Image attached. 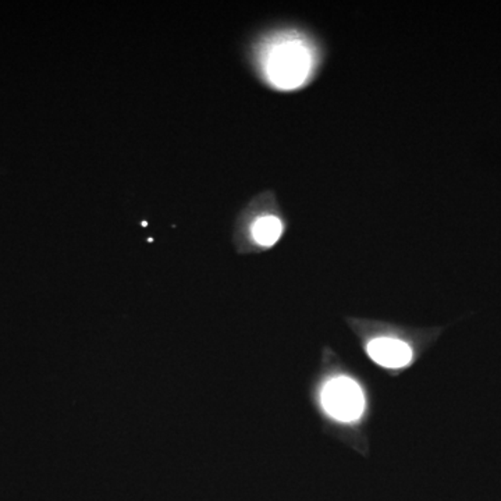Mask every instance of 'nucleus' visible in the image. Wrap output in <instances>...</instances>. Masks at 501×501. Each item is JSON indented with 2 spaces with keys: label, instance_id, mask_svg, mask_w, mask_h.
<instances>
[{
  "label": "nucleus",
  "instance_id": "f257e3e1",
  "mask_svg": "<svg viewBox=\"0 0 501 501\" xmlns=\"http://www.w3.org/2000/svg\"><path fill=\"white\" fill-rule=\"evenodd\" d=\"M322 59V48L314 37L300 29H289L272 37L260 48L259 66L270 86L295 91L314 81Z\"/></svg>",
  "mask_w": 501,
  "mask_h": 501
},
{
  "label": "nucleus",
  "instance_id": "f03ea898",
  "mask_svg": "<svg viewBox=\"0 0 501 501\" xmlns=\"http://www.w3.org/2000/svg\"><path fill=\"white\" fill-rule=\"evenodd\" d=\"M284 216L273 193H264L248 203L237 222V240L242 247L267 250L282 238Z\"/></svg>",
  "mask_w": 501,
  "mask_h": 501
},
{
  "label": "nucleus",
  "instance_id": "7ed1b4c3",
  "mask_svg": "<svg viewBox=\"0 0 501 501\" xmlns=\"http://www.w3.org/2000/svg\"><path fill=\"white\" fill-rule=\"evenodd\" d=\"M324 409L339 421H356L361 416L365 398L361 387L349 378L330 381L322 394Z\"/></svg>",
  "mask_w": 501,
  "mask_h": 501
},
{
  "label": "nucleus",
  "instance_id": "20e7f679",
  "mask_svg": "<svg viewBox=\"0 0 501 501\" xmlns=\"http://www.w3.org/2000/svg\"><path fill=\"white\" fill-rule=\"evenodd\" d=\"M368 356L378 365L384 368L398 369L408 365L413 359V349L401 340L381 337L368 344Z\"/></svg>",
  "mask_w": 501,
  "mask_h": 501
}]
</instances>
